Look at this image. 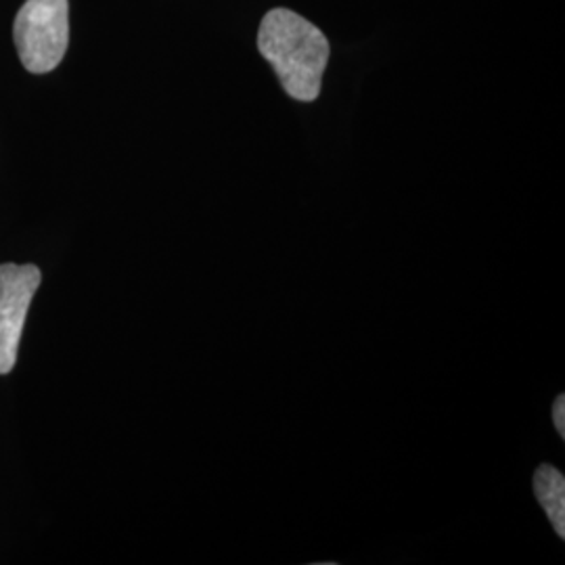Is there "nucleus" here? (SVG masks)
Instances as JSON below:
<instances>
[{
    "instance_id": "obj_1",
    "label": "nucleus",
    "mask_w": 565,
    "mask_h": 565,
    "mask_svg": "<svg viewBox=\"0 0 565 565\" xmlns=\"http://www.w3.org/2000/svg\"><path fill=\"white\" fill-rule=\"evenodd\" d=\"M258 49L291 99L310 103L319 97L329 41L315 23L289 9H273L260 23Z\"/></svg>"
},
{
    "instance_id": "obj_2",
    "label": "nucleus",
    "mask_w": 565,
    "mask_h": 565,
    "mask_svg": "<svg viewBox=\"0 0 565 565\" xmlns=\"http://www.w3.org/2000/svg\"><path fill=\"white\" fill-rule=\"evenodd\" d=\"M13 39L28 72H53L70 44V2L25 0L15 18Z\"/></svg>"
},
{
    "instance_id": "obj_3",
    "label": "nucleus",
    "mask_w": 565,
    "mask_h": 565,
    "mask_svg": "<svg viewBox=\"0 0 565 565\" xmlns=\"http://www.w3.org/2000/svg\"><path fill=\"white\" fill-rule=\"evenodd\" d=\"M41 279L34 264L0 266V375L11 373L18 363L21 331Z\"/></svg>"
},
{
    "instance_id": "obj_4",
    "label": "nucleus",
    "mask_w": 565,
    "mask_h": 565,
    "mask_svg": "<svg viewBox=\"0 0 565 565\" xmlns=\"http://www.w3.org/2000/svg\"><path fill=\"white\" fill-rule=\"evenodd\" d=\"M534 494L557 536L565 539V480L562 471L551 465H541L534 473Z\"/></svg>"
},
{
    "instance_id": "obj_5",
    "label": "nucleus",
    "mask_w": 565,
    "mask_h": 565,
    "mask_svg": "<svg viewBox=\"0 0 565 565\" xmlns=\"http://www.w3.org/2000/svg\"><path fill=\"white\" fill-rule=\"evenodd\" d=\"M553 424H555V429L559 431V436L565 438V396L562 394L557 401H555V406H553Z\"/></svg>"
}]
</instances>
